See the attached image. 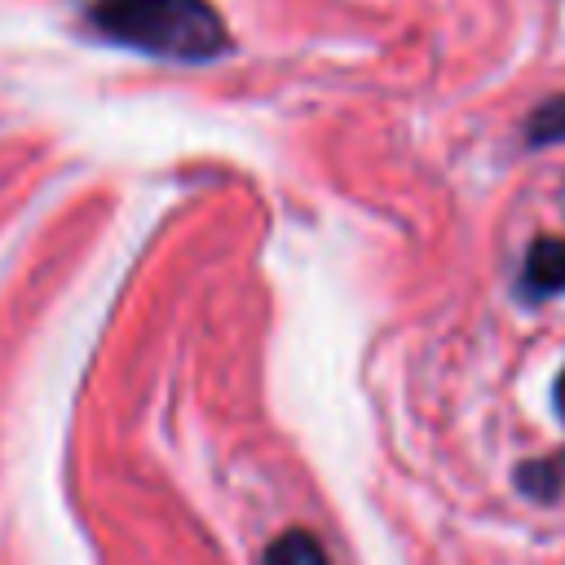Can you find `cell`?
Returning a JSON list of instances; mask_svg holds the SVG:
<instances>
[{"mask_svg":"<svg viewBox=\"0 0 565 565\" xmlns=\"http://www.w3.org/2000/svg\"><path fill=\"white\" fill-rule=\"evenodd\" d=\"M93 31L168 62H212L225 49V18L212 0H93Z\"/></svg>","mask_w":565,"mask_h":565,"instance_id":"obj_1","label":"cell"},{"mask_svg":"<svg viewBox=\"0 0 565 565\" xmlns=\"http://www.w3.org/2000/svg\"><path fill=\"white\" fill-rule=\"evenodd\" d=\"M516 291H521L530 305L565 291V243H561V238H539V243H530V252H525V260H521Z\"/></svg>","mask_w":565,"mask_h":565,"instance_id":"obj_2","label":"cell"},{"mask_svg":"<svg viewBox=\"0 0 565 565\" xmlns=\"http://www.w3.org/2000/svg\"><path fill=\"white\" fill-rule=\"evenodd\" d=\"M516 486H521L530 499H539V503H561V499H565V450L521 463Z\"/></svg>","mask_w":565,"mask_h":565,"instance_id":"obj_3","label":"cell"},{"mask_svg":"<svg viewBox=\"0 0 565 565\" xmlns=\"http://www.w3.org/2000/svg\"><path fill=\"white\" fill-rule=\"evenodd\" d=\"M260 565H327V552L309 530H287L265 547Z\"/></svg>","mask_w":565,"mask_h":565,"instance_id":"obj_4","label":"cell"},{"mask_svg":"<svg viewBox=\"0 0 565 565\" xmlns=\"http://www.w3.org/2000/svg\"><path fill=\"white\" fill-rule=\"evenodd\" d=\"M525 137H530L534 146H552V141H565V93H561V97H552V102H543V106L530 115V124H525Z\"/></svg>","mask_w":565,"mask_h":565,"instance_id":"obj_5","label":"cell"},{"mask_svg":"<svg viewBox=\"0 0 565 565\" xmlns=\"http://www.w3.org/2000/svg\"><path fill=\"white\" fill-rule=\"evenodd\" d=\"M552 406H556V415L565 419V371H561V380H556V388H552Z\"/></svg>","mask_w":565,"mask_h":565,"instance_id":"obj_6","label":"cell"}]
</instances>
